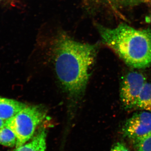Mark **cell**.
Wrapping results in <instances>:
<instances>
[{
    "label": "cell",
    "instance_id": "cell-1",
    "mask_svg": "<svg viewBox=\"0 0 151 151\" xmlns=\"http://www.w3.org/2000/svg\"><path fill=\"white\" fill-rule=\"evenodd\" d=\"M52 47L55 71L68 100L71 113L86 91L97 46L78 42L62 35L55 39Z\"/></svg>",
    "mask_w": 151,
    "mask_h": 151
},
{
    "label": "cell",
    "instance_id": "cell-2",
    "mask_svg": "<svg viewBox=\"0 0 151 151\" xmlns=\"http://www.w3.org/2000/svg\"><path fill=\"white\" fill-rule=\"evenodd\" d=\"M103 43L127 65L137 69L151 65V30L137 29L125 24L114 28L97 25Z\"/></svg>",
    "mask_w": 151,
    "mask_h": 151
},
{
    "label": "cell",
    "instance_id": "cell-3",
    "mask_svg": "<svg viewBox=\"0 0 151 151\" xmlns=\"http://www.w3.org/2000/svg\"><path fill=\"white\" fill-rule=\"evenodd\" d=\"M47 111L40 105H28L6 121V127L12 130L17 138L16 148L24 145L34 136L36 130L47 117Z\"/></svg>",
    "mask_w": 151,
    "mask_h": 151
},
{
    "label": "cell",
    "instance_id": "cell-4",
    "mask_svg": "<svg viewBox=\"0 0 151 151\" xmlns=\"http://www.w3.org/2000/svg\"><path fill=\"white\" fill-rule=\"evenodd\" d=\"M147 81L145 75L139 71H130L123 77L120 97L125 110L135 109L141 91Z\"/></svg>",
    "mask_w": 151,
    "mask_h": 151
},
{
    "label": "cell",
    "instance_id": "cell-5",
    "mask_svg": "<svg viewBox=\"0 0 151 151\" xmlns=\"http://www.w3.org/2000/svg\"><path fill=\"white\" fill-rule=\"evenodd\" d=\"M122 134L132 142L151 132V112L142 111L134 113L123 125Z\"/></svg>",
    "mask_w": 151,
    "mask_h": 151
},
{
    "label": "cell",
    "instance_id": "cell-6",
    "mask_svg": "<svg viewBox=\"0 0 151 151\" xmlns=\"http://www.w3.org/2000/svg\"><path fill=\"white\" fill-rule=\"evenodd\" d=\"M26 105L17 100L0 97V119L6 121Z\"/></svg>",
    "mask_w": 151,
    "mask_h": 151
},
{
    "label": "cell",
    "instance_id": "cell-7",
    "mask_svg": "<svg viewBox=\"0 0 151 151\" xmlns=\"http://www.w3.org/2000/svg\"><path fill=\"white\" fill-rule=\"evenodd\" d=\"M46 129L45 127H42L30 141L20 147L16 148L14 151H46Z\"/></svg>",
    "mask_w": 151,
    "mask_h": 151
},
{
    "label": "cell",
    "instance_id": "cell-8",
    "mask_svg": "<svg viewBox=\"0 0 151 151\" xmlns=\"http://www.w3.org/2000/svg\"><path fill=\"white\" fill-rule=\"evenodd\" d=\"M135 108L151 112V82L147 81L144 85Z\"/></svg>",
    "mask_w": 151,
    "mask_h": 151
},
{
    "label": "cell",
    "instance_id": "cell-9",
    "mask_svg": "<svg viewBox=\"0 0 151 151\" xmlns=\"http://www.w3.org/2000/svg\"><path fill=\"white\" fill-rule=\"evenodd\" d=\"M17 138L14 133L5 126L0 129V145L7 147H16Z\"/></svg>",
    "mask_w": 151,
    "mask_h": 151
},
{
    "label": "cell",
    "instance_id": "cell-10",
    "mask_svg": "<svg viewBox=\"0 0 151 151\" xmlns=\"http://www.w3.org/2000/svg\"><path fill=\"white\" fill-rule=\"evenodd\" d=\"M136 151H151V132L142 137L132 141Z\"/></svg>",
    "mask_w": 151,
    "mask_h": 151
},
{
    "label": "cell",
    "instance_id": "cell-11",
    "mask_svg": "<svg viewBox=\"0 0 151 151\" xmlns=\"http://www.w3.org/2000/svg\"><path fill=\"white\" fill-rule=\"evenodd\" d=\"M111 151H130L124 143L119 142L115 144Z\"/></svg>",
    "mask_w": 151,
    "mask_h": 151
},
{
    "label": "cell",
    "instance_id": "cell-12",
    "mask_svg": "<svg viewBox=\"0 0 151 151\" xmlns=\"http://www.w3.org/2000/svg\"><path fill=\"white\" fill-rule=\"evenodd\" d=\"M6 125V121L0 119V129L4 127Z\"/></svg>",
    "mask_w": 151,
    "mask_h": 151
},
{
    "label": "cell",
    "instance_id": "cell-13",
    "mask_svg": "<svg viewBox=\"0 0 151 151\" xmlns=\"http://www.w3.org/2000/svg\"><path fill=\"white\" fill-rule=\"evenodd\" d=\"M147 20L148 22H151V12L150 14L149 15V16L147 17Z\"/></svg>",
    "mask_w": 151,
    "mask_h": 151
}]
</instances>
